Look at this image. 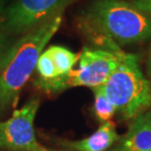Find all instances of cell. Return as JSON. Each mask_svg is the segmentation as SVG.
I'll return each instance as SVG.
<instances>
[{
	"label": "cell",
	"instance_id": "cell-1",
	"mask_svg": "<svg viewBox=\"0 0 151 151\" xmlns=\"http://www.w3.org/2000/svg\"><path fill=\"white\" fill-rule=\"evenodd\" d=\"M80 25L101 49L112 52L151 38V17L124 0H94Z\"/></svg>",
	"mask_w": 151,
	"mask_h": 151
},
{
	"label": "cell",
	"instance_id": "cell-2",
	"mask_svg": "<svg viewBox=\"0 0 151 151\" xmlns=\"http://www.w3.org/2000/svg\"><path fill=\"white\" fill-rule=\"evenodd\" d=\"M62 13L29 32L0 59V107L17 103L20 92L32 72L44 47L59 29Z\"/></svg>",
	"mask_w": 151,
	"mask_h": 151
},
{
	"label": "cell",
	"instance_id": "cell-3",
	"mask_svg": "<svg viewBox=\"0 0 151 151\" xmlns=\"http://www.w3.org/2000/svg\"><path fill=\"white\" fill-rule=\"evenodd\" d=\"M101 86L124 119L135 118L151 105V84L134 54L121 50L116 69Z\"/></svg>",
	"mask_w": 151,
	"mask_h": 151
},
{
	"label": "cell",
	"instance_id": "cell-4",
	"mask_svg": "<svg viewBox=\"0 0 151 151\" xmlns=\"http://www.w3.org/2000/svg\"><path fill=\"white\" fill-rule=\"evenodd\" d=\"M39 107L37 99H32L12 117L0 123V148L14 151H51L37 142L35 134V118Z\"/></svg>",
	"mask_w": 151,
	"mask_h": 151
},
{
	"label": "cell",
	"instance_id": "cell-5",
	"mask_svg": "<svg viewBox=\"0 0 151 151\" xmlns=\"http://www.w3.org/2000/svg\"><path fill=\"white\" fill-rule=\"evenodd\" d=\"M68 0H15L5 10L4 29L21 34L47 22L64 10Z\"/></svg>",
	"mask_w": 151,
	"mask_h": 151
},
{
	"label": "cell",
	"instance_id": "cell-6",
	"mask_svg": "<svg viewBox=\"0 0 151 151\" xmlns=\"http://www.w3.org/2000/svg\"><path fill=\"white\" fill-rule=\"evenodd\" d=\"M120 51L121 49L112 52L101 48L84 47L80 54L78 68L72 71L69 77V87L87 86L95 88L103 86L117 67Z\"/></svg>",
	"mask_w": 151,
	"mask_h": 151
},
{
	"label": "cell",
	"instance_id": "cell-7",
	"mask_svg": "<svg viewBox=\"0 0 151 151\" xmlns=\"http://www.w3.org/2000/svg\"><path fill=\"white\" fill-rule=\"evenodd\" d=\"M115 151H151V112L141 113L134 118Z\"/></svg>",
	"mask_w": 151,
	"mask_h": 151
},
{
	"label": "cell",
	"instance_id": "cell-8",
	"mask_svg": "<svg viewBox=\"0 0 151 151\" xmlns=\"http://www.w3.org/2000/svg\"><path fill=\"white\" fill-rule=\"evenodd\" d=\"M119 139L115 125L111 121L101 123L95 132L83 139L68 142L66 145L75 151H106Z\"/></svg>",
	"mask_w": 151,
	"mask_h": 151
},
{
	"label": "cell",
	"instance_id": "cell-9",
	"mask_svg": "<svg viewBox=\"0 0 151 151\" xmlns=\"http://www.w3.org/2000/svg\"><path fill=\"white\" fill-rule=\"evenodd\" d=\"M46 50L50 54L59 75L68 83L71 72L73 71L74 66L80 58V55L60 45H52Z\"/></svg>",
	"mask_w": 151,
	"mask_h": 151
},
{
	"label": "cell",
	"instance_id": "cell-10",
	"mask_svg": "<svg viewBox=\"0 0 151 151\" xmlns=\"http://www.w3.org/2000/svg\"><path fill=\"white\" fill-rule=\"evenodd\" d=\"M94 92V113L98 121L101 123L107 122L117 113L116 108L107 96L105 95L102 86L92 88Z\"/></svg>",
	"mask_w": 151,
	"mask_h": 151
},
{
	"label": "cell",
	"instance_id": "cell-11",
	"mask_svg": "<svg viewBox=\"0 0 151 151\" xmlns=\"http://www.w3.org/2000/svg\"><path fill=\"white\" fill-rule=\"evenodd\" d=\"M132 3L140 11L151 17V0H132Z\"/></svg>",
	"mask_w": 151,
	"mask_h": 151
},
{
	"label": "cell",
	"instance_id": "cell-12",
	"mask_svg": "<svg viewBox=\"0 0 151 151\" xmlns=\"http://www.w3.org/2000/svg\"><path fill=\"white\" fill-rule=\"evenodd\" d=\"M7 50V41H6V38L3 34L0 32V59L2 58V56L6 53Z\"/></svg>",
	"mask_w": 151,
	"mask_h": 151
},
{
	"label": "cell",
	"instance_id": "cell-13",
	"mask_svg": "<svg viewBox=\"0 0 151 151\" xmlns=\"http://www.w3.org/2000/svg\"><path fill=\"white\" fill-rule=\"evenodd\" d=\"M12 1L13 0H0V14L3 13L8 8V6L12 4Z\"/></svg>",
	"mask_w": 151,
	"mask_h": 151
},
{
	"label": "cell",
	"instance_id": "cell-14",
	"mask_svg": "<svg viewBox=\"0 0 151 151\" xmlns=\"http://www.w3.org/2000/svg\"><path fill=\"white\" fill-rule=\"evenodd\" d=\"M146 65H147V73H148V76L151 78V51H150V53L148 55V58H147Z\"/></svg>",
	"mask_w": 151,
	"mask_h": 151
},
{
	"label": "cell",
	"instance_id": "cell-15",
	"mask_svg": "<svg viewBox=\"0 0 151 151\" xmlns=\"http://www.w3.org/2000/svg\"><path fill=\"white\" fill-rule=\"evenodd\" d=\"M0 20H1V18H0Z\"/></svg>",
	"mask_w": 151,
	"mask_h": 151
},
{
	"label": "cell",
	"instance_id": "cell-16",
	"mask_svg": "<svg viewBox=\"0 0 151 151\" xmlns=\"http://www.w3.org/2000/svg\"><path fill=\"white\" fill-rule=\"evenodd\" d=\"M150 112H151V111H150Z\"/></svg>",
	"mask_w": 151,
	"mask_h": 151
}]
</instances>
